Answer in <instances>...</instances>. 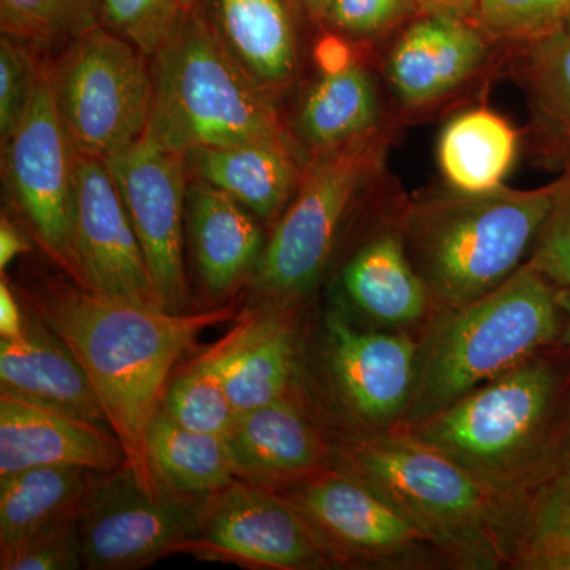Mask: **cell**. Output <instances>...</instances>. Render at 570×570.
Returning <instances> with one entry per match:
<instances>
[{
  "label": "cell",
  "mask_w": 570,
  "mask_h": 570,
  "mask_svg": "<svg viewBox=\"0 0 570 570\" xmlns=\"http://www.w3.org/2000/svg\"><path fill=\"white\" fill-rule=\"evenodd\" d=\"M36 309L91 381L135 479L148 493H163L149 466V430L179 360L205 330L230 321L234 307L168 313L78 284H50L37 296Z\"/></svg>",
  "instance_id": "obj_1"
},
{
  "label": "cell",
  "mask_w": 570,
  "mask_h": 570,
  "mask_svg": "<svg viewBox=\"0 0 570 570\" xmlns=\"http://www.w3.org/2000/svg\"><path fill=\"white\" fill-rule=\"evenodd\" d=\"M397 428L521 509L570 460V351L543 348L438 414Z\"/></svg>",
  "instance_id": "obj_2"
},
{
  "label": "cell",
  "mask_w": 570,
  "mask_h": 570,
  "mask_svg": "<svg viewBox=\"0 0 570 570\" xmlns=\"http://www.w3.org/2000/svg\"><path fill=\"white\" fill-rule=\"evenodd\" d=\"M336 471L373 490L422 532L450 564H512L520 543L517 505L403 428L366 431L336 450Z\"/></svg>",
  "instance_id": "obj_3"
},
{
  "label": "cell",
  "mask_w": 570,
  "mask_h": 570,
  "mask_svg": "<svg viewBox=\"0 0 570 570\" xmlns=\"http://www.w3.org/2000/svg\"><path fill=\"white\" fill-rule=\"evenodd\" d=\"M553 195L554 181L485 194L448 187L404 206V245L434 314L471 305L515 275L530 257Z\"/></svg>",
  "instance_id": "obj_4"
},
{
  "label": "cell",
  "mask_w": 570,
  "mask_h": 570,
  "mask_svg": "<svg viewBox=\"0 0 570 570\" xmlns=\"http://www.w3.org/2000/svg\"><path fill=\"white\" fill-rule=\"evenodd\" d=\"M420 340L417 374L406 417L422 422L561 343L560 288L524 264L501 287L471 305L434 314Z\"/></svg>",
  "instance_id": "obj_5"
},
{
  "label": "cell",
  "mask_w": 570,
  "mask_h": 570,
  "mask_svg": "<svg viewBox=\"0 0 570 570\" xmlns=\"http://www.w3.org/2000/svg\"><path fill=\"white\" fill-rule=\"evenodd\" d=\"M145 137L168 151L292 140L275 99L232 58L200 6L153 56Z\"/></svg>",
  "instance_id": "obj_6"
},
{
  "label": "cell",
  "mask_w": 570,
  "mask_h": 570,
  "mask_svg": "<svg viewBox=\"0 0 570 570\" xmlns=\"http://www.w3.org/2000/svg\"><path fill=\"white\" fill-rule=\"evenodd\" d=\"M390 124L307 157L291 204L276 220L255 268V291L275 303L316 287L348 217L381 181L392 145Z\"/></svg>",
  "instance_id": "obj_7"
},
{
  "label": "cell",
  "mask_w": 570,
  "mask_h": 570,
  "mask_svg": "<svg viewBox=\"0 0 570 570\" xmlns=\"http://www.w3.org/2000/svg\"><path fill=\"white\" fill-rule=\"evenodd\" d=\"M102 24L75 37L47 67L52 104L78 156L105 159L145 137L151 67Z\"/></svg>",
  "instance_id": "obj_8"
},
{
  "label": "cell",
  "mask_w": 570,
  "mask_h": 570,
  "mask_svg": "<svg viewBox=\"0 0 570 570\" xmlns=\"http://www.w3.org/2000/svg\"><path fill=\"white\" fill-rule=\"evenodd\" d=\"M206 498L148 493L127 464L102 472L78 517L85 568L138 569L183 551L197 532Z\"/></svg>",
  "instance_id": "obj_9"
},
{
  "label": "cell",
  "mask_w": 570,
  "mask_h": 570,
  "mask_svg": "<svg viewBox=\"0 0 570 570\" xmlns=\"http://www.w3.org/2000/svg\"><path fill=\"white\" fill-rule=\"evenodd\" d=\"M2 156L14 205L41 247L80 284L75 249L78 153L52 104L47 67L24 118L2 145Z\"/></svg>",
  "instance_id": "obj_10"
},
{
  "label": "cell",
  "mask_w": 570,
  "mask_h": 570,
  "mask_svg": "<svg viewBox=\"0 0 570 570\" xmlns=\"http://www.w3.org/2000/svg\"><path fill=\"white\" fill-rule=\"evenodd\" d=\"M288 489L283 498L313 528L336 564L415 569L449 562L384 499L336 469Z\"/></svg>",
  "instance_id": "obj_11"
},
{
  "label": "cell",
  "mask_w": 570,
  "mask_h": 570,
  "mask_svg": "<svg viewBox=\"0 0 570 570\" xmlns=\"http://www.w3.org/2000/svg\"><path fill=\"white\" fill-rule=\"evenodd\" d=\"M183 553L255 569L305 570L336 564L287 499L238 480L205 499L200 524Z\"/></svg>",
  "instance_id": "obj_12"
},
{
  "label": "cell",
  "mask_w": 570,
  "mask_h": 570,
  "mask_svg": "<svg viewBox=\"0 0 570 570\" xmlns=\"http://www.w3.org/2000/svg\"><path fill=\"white\" fill-rule=\"evenodd\" d=\"M104 163L140 242L160 309L186 313L183 247L190 175L183 154L142 137Z\"/></svg>",
  "instance_id": "obj_13"
},
{
  "label": "cell",
  "mask_w": 570,
  "mask_h": 570,
  "mask_svg": "<svg viewBox=\"0 0 570 570\" xmlns=\"http://www.w3.org/2000/svg\"><path fill=\"white\" fill-rule=\"evenodd\" d=\"M75 249L81 287L160 307L140 242L115 179L97 157L78 156Z\"/></svg>",
  "instance_id": "obj_14"
},
{
  "label": "cell",
  "mask_w": 570,
  "mask_h": 570,
  "mask_svg": "<svg viewBox=\"0 0 570 570\" xmlns=\"http://www.w3.org/2000/svg\"><path fill=\"white\" fill-rule=\"evenodd\" d=\"M494 43L471 18L422 13L390 47L384 63L390 89L404 110L436 108L490 67L502 52L493 51Z\"/></svg>",
  "instance_id": "obj_15"
},
{
  "label": "cell",
  "mask_w": 570,
  "mask_h": 570,
  "mask_svg": "<svg viewBox=\"0 0 570 570\" xmlns=\"http://www.w3.org/2000/svg\"><path fill=\"white\" fill-rule=\"evenodd\" d=\"M326 355L337 395L366 431L397 428L406 417L420 341L407 330L363 332L340 313L326 321Z\"/></svg>",
  "instance_id": "obj_16"
},
{
  "label": "cell",
  "mask_w": 570,
  "mask_h": 570,
  "mask_svg": "<svg viewBox=\"0 0 570 570\" xmlns=\"http://www.w3.org/2000/svg\"><path fill=\"white\" fill-rule=\"evenodd\" d=\"M56 464L111 472L127 456L110 428L0 393V478Z\"/></svg>",
  "instance_id": "obj_17"
},
{
  "label": "cell",
  "mask_w": 570,
  "mask_h": 570,
  "mask_svg": "<svg viewBox=\"0 0 570 570\" xmlns=\"http://www.w3.org/2000/svg\"><path fill=\"white\" fill-rule=\"evenodd\" d=\"M0 393L110 428L77 356L37 314L20 335L0 340Z\"/></svg>",
  "instance_id": "obj_18"
},
{
  "label": "cell",
  "mask_w": 570,
  "mask_h": 570,
  "mask_svg": "<svg viewBox=\"0 0 570 570\" xmlns=\"http://www.w3.org/2000/svg\"><path fill=\"white\" fill-rule=\"evenodd\" d=\"M236 478L292 487L324 471L328 450L305 412L288 397L236 415L228 431Z\"/></svg>",
  "instance_id": "obj_19"
},
{
  "label": "cell",
  "mask_w": 570,
  "mask_h": 570,
  "mask_svg": "<svg viewBox=\"0 0 570 570\" xmlns=\"http://www.w3.org/2000/svg\"><path fill=\"white\" fill-rule=\"evenodd\" d=\"M513 80L527 99L523 145L540 168L570 170V20L553 32L509 45Z\"/></svg>",
  "instance_id": "obj_20"
},
{
  "label": "cell",
  "mask_w": 570,
  "mask_h": 570,
  "mask_svg": "<svg viewBox=\"0 0 570 570\" xmlns=\"http://www.w3.org/2000/svg\"><path fill=\"white\" fill-rule=\"evenodd\" d=\"M183 156L190 178L230 195L262 220L283 216L307 160L295 138L195 148Z\"/></svg>",
  "instance_id": "obj_21"
},
{
  "label": "cell",
  "mask_w": 570,
  "mask_h": 570,
  "mask_svg": "<svg viewBox=\"0 0 570 570\" xmlns=\"http://www.w3.org/2000/svg\"><path fill=\"white\" fill-rule=\"evenodd\" d=\"M200 10L232 58L273 99L294 85L302 51L285 0H200Z\"/></svg>",
  "instance_id": "obj_22"
},
{
  "label": "cell",
  "mask_w": 570,
  "mask_h": 570,
  "mask_svg": "<svg viewBox=\"0 0 570 570\" xmlns=\"http://www.w3.org/2000/svg\"><path fill=\"white\" fill-rule=\"evenodd\" d=\"M186 217L198 275L209 294H230L254 275L268 239L249 209L212 184L190 178Z\"/></svg>",
  "instance_id": "obj_23"
},
{
  "label": "cell",
  "mask_w": 570,
  "mask_h": 570,
  "mask_svg": "<svg viewBox=\"0 0 570 570\" xmlns=\"http://www.w3.org/2000/svg\"><path fill=\"white\" fill-rule=\"evenodd\" d=\"M401 223L403 209L397 224L389 225L356 250L344 268L343 287L352 305L371 321L407 330L430 322L434 305L425 281L409 258Z\"/></svg>",
  "instance_id": "obj_24"
},
{
  "label": "cell",
  "mask_w": 570,
  "mask_h": 570,
  "mask_svg": "<svg viewBox=\"0 0 570 570\" xmlns=\"http://www.w3.org/2000/svg\"><path fill=\"white\" fill-rule=\"evenodd\" d=\"M385 124L377 81L355 61L341 70L321 71L299 99L292 135L309 157L365 137Z\"/></svg>",
  "instance_id": "obj_25"
},
{
  "label": "cell",
  "mask_w": 570,
  "mask_h": 570,
  "mask_svg": "<svg viewBox=\"0 0 570 570\" xmlns=\"http://www.w3.org/2000/svg\"><path fill=\"white\" fill-rule=\"evenodd\" d=\"M228 335L224 379L236 415L287 397L296 362L287 322L275 314H247Z\"/></svg>",
  "instance_id": "obj_26"
},
{
  "label": "cell",
  "mask_w": 570,
  "mask_h": 570,
  "mask_svg": "<svg viewBox=\"0 0 570 570\" xmlns=\"http://www.w3.org/2000/svg\"><path fill=\"white\" fill-rule=\"evenodd\" d=\"M523 146V135L487 107L452 116L438 140V164L449 189L485 194L504 187Z\"/></svg>",
  "instance_id": "obj_27"
},
{
  "label": "cell",
  "mask_w": 570,
  "mask_h": 570,
  "mask_svg": "<svg viewBox=\"0 0 570 570\" xmlns=\"http://www.w3.org/2000/svg\"><path fill=\"white\" fill-rule=\"evenodd\" d=\"M99 474L102 472L56 464L0 478V549L78 519Z\"/></svg>",
  "instance_id": "obj_28"
},
{
  "label": "cell",
  "mask_w": 570,
  "mask_h": 570,
  "mask_svg": "<svg viewBox=\"0 0 570 570\" xmlns=\"http://www.w3.org/2000/svg\"><path fill=\"white\" fill-rule=\"evenodd\" d=\"M148 461L160 489L187 497H212L238 480L224 436L178 425L164 411L149 430Z\"/></svg>",
  "instance_id": "obj_29"
},
{
  "label": "cell",
  "mask_w": 570,
  "mask_h": 570,
  "mask_svg": "<svg viewBox=\"0 0 570 570\" xmlns=\"http://www.w3.org/2000/svg\"><path fill=\"white\" fill-rule=\"evenodd\" d=\"M228 344L227 333L171 377L160 411L178 425L224 438L234 426L236 412L224 379Z\"/></svg>",
  "instance_id": "obj_30"
},
{
  "label": "cell",
  "mask_w": 570,
  "mask_h": 570,
  "mask_svg": "<svg viewBox=\"0 0 570 570\" xmlns=\"http://www.w3.org/2000/svg\"><path fill=\"white\" fill-rule=\"evenodd\" d=\"M102 0H0L2 33L32 47H56L100 24Z\"/></svg>",
  "instance_id": "obj_31"
},
{
  "label": "cell",
  "mask_w": 570,
  "mask_h": 570,
  "mask_svg": "<svg viewBox=\"0 0 570 570\" xmlns=\"http://www.w3.org/2000/svg\"><path fill=\"white\" fill-rule=\"evenodd\" d=\"M200 0H102L100 24L153 58Z\"/></svg>",
  "instance_id": "obj_32"
},
{
  "label": "cell",
  "mask_w": 570,
  "mask_h": 570,
  "mask_svg": "<svg viewBox=\"0 0 570 570\" xmlns=\"http://www.w3.org/2000/svg\"><path fill=\"white\" fill-rule=\"evenodd\" d=\"M570 20V0H479L475 22L499 43L517 45Z\"/></svg>",
  "instance_id": "obj_33"
},
{
  "label": "cell",
  "mask_w": 570,
  "mask_h": 570,
  "mask_svg": "<svg viewBox=\"0 0 570 570\" xmlns=\"http://www.w3.org/2000/svg\"><path fill=\"white\" fill-rule=\"evenodd\" d=\"M532 546H570V460L521 508L519 551Z\"/></svg>",
  "instance_id": "obj_34"
},
{
  "label": "cell",
  "mask_w": 570,
  "mask_h": 570,
  "mask_svg": "<svg viewBox=\"0 0 570 570\" xmlns=\"http://www.w3.org/2000/svg\"><path fill=\"white\" fill-rule=\"evenodd\" d=\"M32 45L2 33L0 40V140L6 145L18 129L43 77Z\"/></svg>",
  "instance_id": "obj_35"
},
{
  "label": "cell",
  "mask_w": 570,
  "mask_h": 570,
  "mask_svg": "<svg viewBox=\"0 0 570 570\" xmlns=\"http://www.w3.org/2000/svg\"><path fill=\"white\" fill-rule=\"evenodd\" d=\"M527 264L558 288L570 287V170L554 179L553 204Z\"/></svg>",
  "instance_id": "obj_36"
},
{
  "label": "cell",
  "mask_w": 570,
  "mask_h": 570,
  "mask_svg": "<svg viewBox=\"0 0 570 570\" xmlns=\"http://www.w3.org/2000/svg\"><path fill=\"white\" fill-rule=\"evenodd\" d=\"M82 561L78 519L66 521L17 543L0 549L2 570H77Z\"/></svg>",
  "instance_id": "obj_37"
},
{
  "label": "cell",
  "mask_w": 570,
  "mask_h": 570,
  "mask_svg": "<svg viewBox=\"0 0 570 570\" xmlns=\"http://www.w3.org/2000/svg\"><path fill=\"white\" fill-rule=\"evenodd\" d=\"M417 10L412 0H332L326 24L358 40L387 36Z\"/></svg>",
  "instance_id": "obj_38"
},
{
  "label": "cell",
  "mask_w": 570,
  "mask_h": 570,
  "mask_svg": "<svg viewBox=\"0 0 570 570\" xmlns=\"http://www.w3.org/2000/svg\"><path fill=\"white\" fill-rule=\"evenodd\" d=\"M510 566L521 570H570V546L524 547Z\"/></svg>",
  "instance_id": "obj_39"
},
{
  "label": "cell",
  "mask_w": 570,
  "mask_h": 570,
  "mask_svg": "<svg viewBox=\"0 0 570 570\" xmlns=\"http://www.w3.org/2000/svg\"><path fill=\"white\" fill-rule=\"evenodd\" d=\"M28 313L21 309L20 299L11 292L6 279L0 284V340H11L22 332Z\"/></svg>",
  "instance_id": "obj_40"
},
{
  "label": "cell",
  "mask_w": 570,
  "mask_h": 570,
  "mask_svg": "<svg viewBox=\"0 0 570 570\" xmlns=\"http://www.w3.org/2000/svg\"><path fill=\"white\" fill-rule=\"evenodd\" d=\"M316 59L321 71L341 70L356 61L352 56L351 47L337 37H326L317 45Z\"/></svg>",
  "instance_id": "obj_41"
},
{
  "label": "cell",
  "mask_w": 570,
  "mask_h": 570,
  "mask_svg": "<svg viewBox=\"0 0 570 570\" xmlns=\"http://www.w3.org/2000/svg\"><path fill=\"white\" fill-rule=\"evenodd\" d=\"M28 250L29 243L24 235L9 219L2 217V224H0V268L2 272H6L7 266L18 255L28 253Z\"/></svg>",
  "instance_id": "obj_42"
},
{
  "label": "cell",
  "mask_w": 570,
  "mask_h": 570,
  "mask_svg": "<svg viewBox=\"0 0 570 570\" xmlns=\"http://www.w3.org/2000/svg\"><path fill=\"white\" fill-rule=\"evenodd\" d=\"M422 13H449L475 21L479 0H412Z\"/></svg>",
  "instance_id": "obj_43"
},
{
  "label": "cell",
  "mask_w": 570,
  "mask_h": 570,
  "mask_svg": "<svg viewBox=\"0 0 570 570\" xmlns=\"http://www.w3.org/2000/svg\"><path fill=\"white\" fill-rule=\"evenodd\" d=\"M296 6L302 7L303 11H306L311 18L317 21L326 20V14H328L330 6H332V0H294Z\"/></svg>",
  "instance_id": "obj_44"
},
{
  "label": "cell",
  "mask_w": 570,
  "mask_h": 570,
  "mask_svg": "<svg viewBox=\"0 0 570 570\" xmlns=\"http://www.w3.org/2000/svg\"><path fill=\"white\" fill-rule=\"evenodd\" d=\"M560 299L564 309V328H562L561 343L570 351V287L560 288Z\"/></svg>",
  "instance_id": "obj_45"
}]
</instances>
